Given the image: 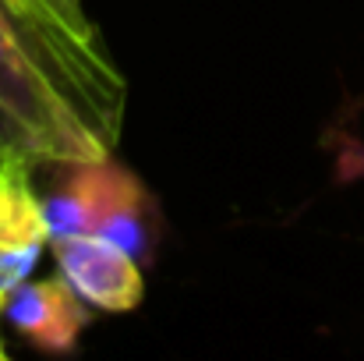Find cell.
I'll return each mask as SVG.
<instances>
[{"instance_id":"3957f363","label":"cell","mask_w":364,"mask_h":361,"mask_svg":"<svg viewBox=\"0 0 364 361\" xmlns=\"http://www.w3.org/2000/svg\"><path fill=\"white\" fill-rule=\"evenodd\" d=\"M36 170L39 167L21 149L0 142V291L4 298L32 276L43 251L50 248L43 195L36 192L32 181Z\"/></svg>"},{"instance_id":"52a82bcc","label":"cell","mask_w":364,"mask_h":361,"mask_svg":"<svg viewBox=\"0 0 364 361\" xmlns=\"http://www.w3.org/2000/svg\"><path fill=\"white\" fill-rule=\"evenodd\" d=\"M53 14H60L68 25H75L78 32H100L96 28V21L85 14V7H82V0H43Z\"/></svg>"},{"instance_id":"6da1fadb","label":"cell","mask_w":364,"mask_h":361,"mask_svg":"<svg viewBox=\"0 0 364 361\" xmlns=\"http://www.w3.org/2000/svg\"><path fill=\"white\" fill-rule=\"evenodd\" d=\"M127 78L100 32L0 0V131L39 170L117 156Z\"/></svg>"},{"instance_id":"5b68a950","label":"cell","mask_w":364,"mask_h":361,"mask_svg":"<svg viewBox=\"0 0 364 361\" xmlns=\"http://www.w3.org/2000/svg\"><path fill=\"white\" fill-rule=\"evenodd\" d=\"M92 305L57 273L25 280L4 298L7 326L43 355H71L92 323Z\"/></svg>"},{"instance_id":"30bf717a","label":"cell","mask_w":364,"mask_h":361,"mask_svg":"<svg viewBox=\"0 0 364 361\" xmlns=\"http://www.w3.org/2000/svg\"><path fill=\"white\" fill-rule=\"evenodd\" d=\"M0 142H4V131H0Z\"/></svg>"},{"instance_id":"7a4b0ae2","label":"cell","mask_w":364,"mask_h":361,"mask_svg":"<svg viewBox=\"0 0 364 361\" xmlns=\"http://www.w3.org/2000/svg\"><path fill=\"white\" fill-rule=\"evenodd\" d=\"M57 184L43 195L50 241L68 234H100L127 248L141 266L156 258L163 216L138 174L114 156L89 163H60Z\"/></svg>"},{"instance_id":"8992f818","label":"cell","mask_w":364,"mask_h":361,"mask_svg":"<svg viewBox=\"0 0 364 361\" xmlns=\"http://www.w3.org/2000/svg\"><path fill=\"white\" fill-rule=\"evenodd\" d=\"M322 149L333 156V184L364 181V131L354 124L350 107L322 131Z\"/></svg>"},{"instance_id":"ba28073f","label":"cell","mask_w":364,"mask_h":361,"mask_svg":"<svg viewBox=\"0 0 364 361\" xmlns=\"http://www.w3.org/2000/svg\"><path fill=\"white\" fill-rule=\"evenodd\" d=\"M0 361H7V347H4V337H0Z\"/></svg>"},{"instance_id":"277c9868","label":"cell","mask_w":364,"mask_h":361,"mask_svg":"<svg viewBox=\"0 0 364 361\" xmlns=\"http://www.w3.org/2000/svg\"><path fill=\"white\" fill-rule=\"evenodd\" d=\"M57 273L107 315L134 312L145 298V269L117 241L100 234H68L50 241Z\"/></svg>"},{"instance_id":"9c48e42d","label":"cell","mask_w":364,"mask_h":361,"mask_svg":"<svg viewBox=\"0 0 364 361\" xmlns=\"http://www.w3.org/2000/svg\"><path fill=\"white\" fill-rule=\"evenodd\" d=\"M0 315H4V291H0Z\"/></svg>"}]
</instances>
